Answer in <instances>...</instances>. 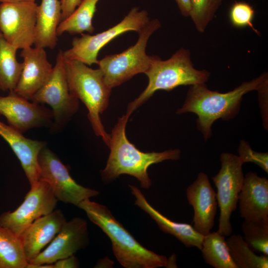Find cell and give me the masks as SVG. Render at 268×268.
Returning a JSON list of instances; mask_svg holds the SVG:
<instances>
[{"instance_id": "cell-1", "label": "cell", "mask_w": 268, "mask_h": 268, "mask_svg": "<svg viewBox=\"0 0 268 268\" xmlns=\"http://www.w3.org/2000/svg\"><path fill=\"white\" fill-rule=\"evenodd\" d=\"M268 85V74L264 72L233 90L220 93L209 89L205 83L191 85L178 114L193 113L198 116L197 126L206 141L212 134L211 126L218 119L228 121L238 113L244 95Z\"/></svg>"}, {"instance_id": "cell-2", "label": "cell", "mask_w": 268, "mask_h": 268, "mask_svg": "<svg viewBox=\"0 0 268 268\" xmlns=\"http://www.w3.org/2000/svg\"><path fill=\"white\" fill-rule=\"evenodd\" d=\"M130 116L125 114L118 119L110 135L108 146L110 152L105 168L101 171L103 180L110 183L121 175L128 174L136 178L141 187L148 189L152 182L148 168L153 164L166 160H176L180 157L178 149L163 152H143L128 139L126 128Z\"/></svg>"}, {"instance_id": "cell-3", "label": "cell", "mask_w": 268, "mask_h": 268, "mask_svg": "<svg viewBox=\"0 0 268 268\" xmlns=\"http://www.w3.org/2000/svg\"><path fill=\"white\" fill-rule=\"evenodd\" d=\"M88 218L108 236L114 256L126 268H171L170 258L160 255L141 245L113 215L105 205L89 199L77 206Z\"/></svg>"}, {"instance_id": "cell-4", "label": "cell", "mask_w": 268, "mask_h": 268, "mask_svg": "<svg viewBox=\"0 0 268 268\" xmlns=\"http://www.w3.org/2000/svg\"><path fill=\"white\" fill-rule=\"evenodd\" d=\"M145 74L148 78V85L138 97L129 104L126 114L130 116L156 91H171L182 85L205 83L210 75L206 69L195 68L190 51L183 47L166 60L154 56Z\"/></svg>"}, {"instance_id": "cell-5", "label": "cell", "mask_w": 268, "mask_h": 268, "mask_svg": "<svg viewBox=\"0 0 268 268\" xmlns=\"http://www.w3.org/2000/svg\"><path fill=\"white\" fill-rule=\"evenodd\" d=\"M65 64L71 94L85 105L95 134L108 146L110 135L105 130L100 115L108 105L112 89L106 84L99 68L93 69L80 61L65 58Z\"/></svg>"}, {"instance_id": "cell-6", "label": "cell", "mask_w": 268, "mask_h": 268, "mask_svg": "<svg viewBox=\"0 0 268 268\" xmlns=\"http://www.w3.org/2000/svg\"><path fill=\"white\" fill-rule=\"evenodd\" d=\"M161 25L159 20H149L138 32L136 43L121 53L106 56L97 64L107 85L112 89L134 75L144 73L149 67L154 56L146 54L148 40Z\"/></svg>"}, {"instance_id": "cell-7", "label": "cell", "mask_w": 268, "mask_h": 268, "mask_svg": "<svg viewBox=\"0 0 268 268\" xmlns=\"http://www.w3.org/2000/svg\"><path fill=\"white\" fill-rule=\"evenodd\" d=\"M149 20L146 10L134 7L122 20L111 28L96 34L82 33L79 37H74L71 47L63 51L64 58L77 60L88 66L97 64L98 55L104 46L126 32L138 33Z\"/></svg>"}, {"instance_id": "cell-8", "label": "cell", "mask_w": 268, "mask_h": 268, "mask_svg": "<svg viewBox=\"0 0 268 268\" xmlns=\"http://www.w3.org/2000/svg\"><path fill=\"white\" fill-rule=\"evenodd\" d=\"M78 100L69 90L63 51L60 50L50 77L31 101L51 107L53 115L52 127L58 129L77 112Z\"/></svg>"}, {"instance_id": "cell-9", "label": "cell", "mask_w": 268, "mask_h": 268, "mask_svg": "<svg viewBox=\"0 0 268 268\" xmlns=\"http://www.w3.org/2000/svg\"><path fill=\"white\" fill-rule=\"evenodd\" d=\"M220 160L221 168L212 177L217 189L216 199L220 210L217 231L229 236L232 231L231 216L237 207L243 183V163L238 155L228 152L221 153Z\"/></svg>"}, {"instance_id": "cell-10", "label": "cell", "mask_w": 268, "mask_h": 268, "mask_svg": "<svg viewBox=\"0 0 268 268\" xmlns=\"http://www.w3.org/2000/svg\"><path fill=\"white\" fill-rule=\"evenodd\" d=\"M38 163L39 180L49 184L58 201L77 206L83 200L99 194L97 190L76 183L66 166L46 146L39 154Z\"/></svg>"}, {"instance_id": "cell-11", "label": "cell", "mask_w": 268, "mask_h": 268, "mask_svg": "<svg viewBox=\"0 0 268 268\" xmlns=\"http://www.w3.org/2000/svg\"><path fill=\"white\" fill-rule=\"evenodd\" d=\"M58 201L49 184L39 180L31 186L24 201L15 210L0 215V226L19 236L35 220L52 212Z\"/></svg>"}, {"instance_id": "cell-12", "label": "cell", "mask_w": 268, "mask_h": 268, "mask_svg": "<svg viewBox=\"0 0 268 268\" xmlns=\"http://www.w3.org/2000/svg\"><path fill=\"white\" fill-rule=\"evenodd\" d=\"M37 6L32 1L0 4V31L18 50L34 44Z\"/></svg>"}, {"instance_id": "cell-13", "label": "cell", "mask_w": 268, "mask_h": 268, "mask_svg": "<svg viewBox=\"0 0 268 268\" xmlns=\"http://www.w3.org/2000/svg\"><path fill=\"white\" fill-rule=\"evenodd\" d=\"M30 101L13 91L7 96H0V114L6 118L7 124L22 134L33 128L53 125L52 110L43 104Z\"/></svg>"}, {"instance_id": "cell-14", "label": "cell", "mask_w": 268, "mask_h": 268, "mask_svg": "<svg viewBox=\"0 0 268 268\" xmlns=\"http://www.w3.org/2000/svg\"><path fill=\"white\" fill-rule=\"evenodd\" d=\"M87 222L79 217L66 221L50 244L33 259L31 265L53 264L73 255L88 242Z\"/></svg>"}, {"instance_id": "cell-15", "label": "cell", "mask_w": 268, "mask_h": 268, "mask_svg": "<svg viewBox=\"0 0 268 268\" xmlns=\"http://www.w3.org/2000/svg\"><path fill=\"white\" fill-rule=\"evenodd\" d=\"M186 196L194 209L193 228L203 236L208 234L214 224L218 203L216 193L207 174H198L195 181L187 188Z\"/></svg>"}, {"instance_id": "cell-16", "label": "cell", "mask_w": 268, "mask_h": 268, "mask_svg": "<svg viewBox=\"0 0 268 268\" xmlns=\"http://www.w3.org/2000/svg\"><path fill=\"white\" fill-rule=\"evenodd\" d=\"M22 70L13 91L21 97L31 100L44 85L53 69L44 48L34 47L22 49Z\"/></svg>"}, {"instance_id": "cell-17", "label": "cell", "mask_w": 268, "mask_h": 268, "mask_svg": "<svg viewBox=\"0 0 268 268\" xmlns=\"http://www.w3.org/2000/svg\"><path fill=\"white\" fill-rule=\"evenodd\" d=\"M67 221L60 209L54 210L32 223L19 235L29 262L40 253Z\"/></svg>"}, {"instance_id": "cell-18", "label": "cell", "mask_w": 268, "mask_h": 268, "mask_svg": "<svg viewBox=\"0 0 268 268\" xmlns=\"http://www.w3.org/2000/svg\"><path fill=\"white\" fill-rule=\"evenodd\" d=\"M0 136L19 159L30 186L39 180L38 156L45 141L25 137L23 134L0 120Z\"/></svg>"}, {"instance_id": "cell-19", "label": "cell", "mask_w": 268, "mask_h": 268, "mask_svg": "<svg viewBox=\"0 0 268 268\" xmlns=\"http://www.w3.org/2000/svg\"><path fill=\"white\" fill-rule=\"evenodd\" d=\"M239 211L245 221L268 219V180L255 172L244 177L239 194Z\"/></svg>"}, {"instance_id": "cell-20", "label": "cell", "mask_w": 268, "mask_h": 268, "mask_svg": "<svg viewBox=\"0 0 268 268\" xmlns=\"http://www.w3.org/2000/svg\"><path fill=\"white\" fill-rule=\"evenodd\" d=\"M129 187L135 199V204L147 213L163 232L174 236L187 247L201 250L204 236L197 232L190 224L176 222L168 218L147 201L137 187L134 185Z\"/></svg>"}, {"instance_id": "cell-21", "label": "cell", "mask_w": 268, "mask_h": 268, "mask_svg": "<svg viewBox=\"0 0 268 268\" xmlns=\"http://www.w3.org/2000/svg\"><path fill=\"white\" fill-rule=\"evenodd\" d=\"M61 21V1L42 0L37 9L35 46L54 49L57 44V29Z\"/></svg>"}, {"instance_id": "cell-22", "label": "cell", "mask_w": 268, "mask_h": 268, "mask_svg": "<svg viewBox=\"0 0 268 268\" xmlns=\"http://www.w3.org/2000/svg\"><path fill=\"white\" fill-rule=\"evenodd\" d=\"M17 50L0 31V89L3 91H13L20 76L23 65L17 60Z\"/></svg>"}, {"instance_id": "cell-23", "label": "cell", "mask_w": 268, "mask_h": 268, "mask_svg": "<svg viewBox=\"0 0 268 268\" xmlns=\"http://www.w3.org/2000/svg\"><path fill=\"white\" fill-rule=\"evenodd\" d=\"M201 251L205 262L214 268H238L230 254L225 236L217 231L204 236Z\"/></svg>"}, {"instance_id": "cell-24", "label": "cell", "mask_w": 268, "mask_h": 268, "mask_svg": "<svg viewBox=\"0 0 268 268\" xmlns=\"http://www.w3.org/2000/svg\"><path fill=\"white\" fill-rule=\"evenodd\" d=\"M99 0H82L72 14L61 22L57 29L58 36L65 32L70 34H81L85 32L93 33L95 29L92 19Z\"/></svg>"}, {"instance_id": "cell-25", "label": "cell", "mask_w": 268, "mask_h": 268, "mask_svg": "<svg viewBox=\"0 0 268 268\" xmlns=\"http://www.w3.org/2000/svg\"><path fill=\"white\" fill-rule=\"evenodd\" d=\"M28 265L19 236L0 226V268H27Z\"/></svg>"}, {"instance_id": "cell-26", "label": "cell", "mask_w": 268, "mask_h": 268, "mask_svg": "<svg viewBox=\"0 0 268 268\" xmlns=\"http://www.w3.org/2000/svg\"><path fill=\"white\" fill-rule=\"evenodd\" d=\"M226 242L230 254L238 268H268V256L255 254L239 234L229 236Z\"/></svg>"}, {"instance_id": "cell-27", "label": "cell", "mask_w": 268, "mask_h": 268, "mask_svg": "<svg viewBox=\"0 0 268 268\" xmlns=\"http://www.w3.org/2000/svg\"><path fill=\"white\" fill-rule=\"evenodd\" d=\"M242 230L245 242L253 251L268 256V219L244 220Z\"/></svg>"}, {"instance_id": "cell-28", "label": "cell", "mask_w": 268, "mask_h": 268, "mask_svg": "<svg viewBox=\"0 0 268 268\" xmlns=\"http://www.w3.org/2000/svg\"><path fill=\"white\" fill-rule=\"evenodd\" d=\"M223 0H190V17L196 30L203 33L213 19Z\"/></svg>"}, {"instance_id": "cell-29", "label": "cell", "mask_w": 268, "mask_h": 268, "mask_svg": "<svg viewBox=\"0 0 268 268\" xmlns=\"http://www.w3.org/2000/svg\"><path fill=\"white\" fill-rule=\"evenodd\" d=\"M253 6L245 1H235L229 11V19L231 24L237 28H251L256 34L259 31L255 28L253 21L255 16Z\"/></svg>"}, {"instance_id": "cell-30", "label": "cell", "mask_w": 268, "mask_h": 268, "mask_svg": "<svg viewBox=\"0 0 268 268\" xmlns=\"http://www.w3.org/2000/svg\"><path fill=\"white\" fill-rule=\"evenodd\" d=\"M238 152V156L243 164L246 162L254 163L268 173V153L258 152L253 150L249 143L243 139L239 143Z\"/></svg>"}, {"instance_id": "cell-31", "label": "cell", "mask_w": 268, "mask_h": 268, "mask_svg": "<svg viewBox=\"0 0 268 268\" xmlns=\"http://www.w3.org/2000/svg\"><path fill=\"white\" fill-rule=\"evenodd\" d=\"M82 0H61L62 21L69 17L80 4Z\"/></svg>"}, {"instance_id": "cell-32", "label": "cell", "mask_w": 268, "mask_h": 268, "mask_svg": "<svg viewBox=\"0 0 268 268\" xmlns=\"http://www.w3.org/2000/svg\"><path fill=\"white\" fill-rule=\"evenodd\" d=\"M53 265L54 268H76L79 266L78 260L74 255L59 260L55 262Z\"/></svg>"}, {"instance_id": "cell-33", "label": "cell", "mask_w": 268, "mask_h": 268, "mask_svg": "<svg viewBox=\"0 0 268 268\" xmlns=\"http://www.w3.org/2000/svg\"><path fill=\"white\" fill-rule=\"evenodd\" d=\"M181 14L185 17H189L191 11L190 0H175Z\"/></svg>"}, {"instance_id": "cell-34", "label": "cell", "mask_w": 268, "mask_h": 268, "mask_svg": "<svg viewBox=\"0 0 268 268\" xmlns=\"http://www.w3.org/2000/svg\"><path fill=\"white\" fill-rule=\"evenodd\" d=\"M35 0H0L1 3L15 2L19 1H32L35 2Z\"/></svg>"}]
</instances>
